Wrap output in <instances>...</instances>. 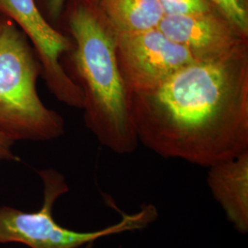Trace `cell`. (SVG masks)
<instances>
[{
	"mask_svg": "<svg viewBox=\"0 0 248 248\" xmlns=\"http://www.w3.org/2000/svg\"><path fill=\"white\" fill-rule=\"evenodd\" d=\"M133 111L139 142L162 157L209 168L247 152L248 46L134 93Z\"/></svg>",
	"mask_w": 248,
	"mask_h": 248,
	"instance_id": "cell-1",
	"label": "cell"
},
{
	"mask_svg": "<svg viewBox=\"0 0 248 248\" xmlns=\"http://www.w3.org/2000/svg\"><path fill=\"white\" fill-rule=\"evenodd\" d=\"M72 41V79L83 95L84 121L99 143L119 155L132 154L139 139L133 93L116 56V33L89 0H68L62 15Z\"/></svg>",
	"mask_w": 248,
	"mask_h": 248,
	"instance_id": "cell-2",
	"label": "cell"
},
{
	"mask_svg": "<svg viewBox=\"0 0 248 248\" xmlns=\"http://www.w3.org/2000/svg\"><path fill=\"white\" fill-rule=\"evenodd\" d=\"M42 66L26 35L0 15V133L12 141H52L64 133L62 116L37 91Z\"/></svg>",
	"mask_w": 248,
	"mask_h": 248,
	"instance_id": "cell-3",
	"label": "cell"
},
{
	"mask_svg": "<svg viewBox=\"0 0 248 248\" xmlns=\"http://www.w3.org/2000/svg\"><path fill=\"white\" fill-rule=\"evenodd\" d=\"M38 174L44 184L41 209L26 213L12 207H1L0 245L18 243L30 248H83L103 237L142 230L158 217V212L153 204H143L136 213H122V220L106 228L92 232L70 230L57 223L53 217L56 201L69 191L64 177L54 169L40 170Z\"/></svg>",
	"mask_w": 248,
	"mask_h": 248,
	"instance_id": "cell-4",
	"label": "cell"
},
{
	"mask_svg": "<svg viewBox=\"0 0 248 248\" xmlns=\"http://www.w3.org/2000/svg\"><path fill=\"white\" fill-rule=\"evenodd\" d=\"M0 15L10 18L26 35L41 63V76L53 96L67 106L82 109V91L62 61L72 49L70 37L46 19L35 0H0Z\"/></svg>",
	"mask_w": 248,
	"mask_h": 248,
	"instance_id": "cell-5",
	"label": "cell"
},
{
	"mask_svg": "<svg viewBox=\"0 0 248 248\" xmlns=\"http://www.w3.org/2000/svg\"><path fill=\"white\" fill-rule=\"evenodd\" d=\"M116 56L131 92L158 88L181 68L196 60L182 45L169 40L157 28L116 34Z\"/></svg>",
	"mask_w": 248,
	"mask_h": 248,
	"instance_id": "cell-6",
	"label": "cell"
},
{
	"mask_svg": "<svg viewBox=\"0 0 248 248\" xmlns=\"http://www.w3.org/2000/svg\"><path fill=\"white\" fill-rule=\"evenodd\" d=\"M157 29L169 40L184 46L196 61L222 59L248 46V35L217 9L191 15L164 16Z\"/></svg>",
	"mask_w": 248,
	"mask_h": 248,
	"instance_id": "cell-7",
	"label": "cell"
},
{
	"mask_svg": "<svg viewBox=\"0 0 248 248\" xmlns=\"http://www.w3.org/2000/svg\"><path fill=\"white\" fill-rule=\"evenodd\" d=\"M207 184L227 220L241 234L248 232V151L208 168Z\"/></svg>",
	"mask_w": 248,
	"mask_h": 248,
	"instance_id": "cell-8",
	"label": "cell"
},
{
	"mask_svg": "<svg viewBox=\"0 0 248 248\" xmlns=\"http://www.w3.org/2000/svg\"><path fill=\"white\" fill-rule=\"evenodd\" d=\"M115 31L131 33L157 28L164 17L158 0H89Z\"/></svg>",
	"mask_w": 248,
	"mask_h": 248,
	"instance_id": "cell-9",
	"label": "cell"
},
{
	"mask_svg": "<svg viewBox=\"0 0 248 248\" xmlns=\"http://www.w3.org/2000/svg\"><path fill=\"white\" fill-rule=\"evenodd\" d=\"M215 9L248 35V0H211Z\"/></svg>",
	"mask_w": 248,
	"mask_h": 248,
	"instance_id": "cell-10",
	"label": "cell"
},
{
	"mask_svg": "<svg viewBox=\"0 0 248 248\" xmlns=\"http://www.w3.org/2000/svg\"><path fill=\"white\" fill-rule=\"evenodd\" d=\"M164 16L191 15L213 11L211 0H158Z\"/></svg>",
	"mask_w": 248,
	"mask_h": 248,
	"instance_id": "cell-11",
	"label": "cell"
},
{
	"mask_svg": "<svg viewBox=\"0 0 248 248\" xmlns=\"http://www.w3.org/2000/svg\"><path fill=\"white\" fill-rule=\"evenodd\" d=\"M38 7L46 19L54 27L62 18L68 0H35ZM57 28V27H56Z\"/></svg>",
	"mask_w": 248,
	"mask_h": 248,
	"instance_id": "cell-12",
	"label": "cell"
},
{
	"mask_svg": "<svg viewBox=\"0 0 248 248\" xmlns=\"http://www.w3.org/2000/svg\"><path fill=\"white\" fill-rule=\"evenodd\" d=\"M15 142L8 136L0 133V162L2 161H19L18 156L13 153L12 147Z\"/></svg>",
	"mask_w": 248,
	"mask_h": 248,
	"instance_id": "cell-13",
	"label": "cell"
},
{
	"mask_svg": "<svg viewBox=\"0 0 248 248\" xmlns=\"http://www.w3.org/2000/svg\"><path fill=\"white\" fill-rule=\"evenodd\" d=\"M93 245H94V243H90V244H88L87 246L83 247V248H93Z\"/></svg>",
	"mask_w": 248,
	"mask_h": 248,
	"instance_id": "cell-14",
	"label": "cell"
}]
</instances>
